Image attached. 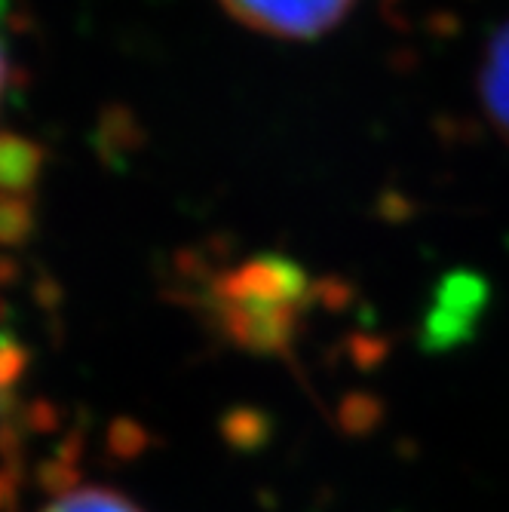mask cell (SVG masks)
Listing matches in <instances>:
<instances>
[{
    "label": "cell",
    "mask_w": 509,
    "mask_h": 512,
    "mask_svg": "<svg viewBox=\"0 0 509 512\" xmlns=\"http://www.w3.org/2000/svg\"><path fill=\"white\" fill-rule=\"evenodd\" d=\"M240 25L276 40H316L341 25L356 0H221Z\"/></svg>",
    "instance_id": "6da1fadb"
},
{
    "label": "cell",
    "mask_w": 509,
    "mask_h": 512,
    "mask_svg": "<svg viewBox=\"0 0 509 512\" xmlns=\"http://www.w3.org/2000/svg\"><path fill=\"white\" fill-rule=\"evenodd\" d=\"M479 89L488 117L509 142V22L488 43L482 74H479Z\"/></svg>",
    "instance_id": "7a4b0ae2"
},
{
    "label": "cell",
    "mask_w": 509,
    "mask_h": 512,
    "mask_svg": "<svg viewBox=\"0 0 509 512\" xmlns=\"http://www.w3.org/2000/svg\"><path fill=\"white\" fill-rule=\"evenodd\" d=\"M43 512H142V509L108 488H77L53 500Z\"/></svg>",
    "instance_id": "3957f363"
},
{
    "label": "cell",
    "mask_w": 509,
    "mask_h": 512,
    "mask_svg": "<svg viewBox=\"0 0 509 512\" xmlns=\"http://www.w3.org/2000/svg\"><path fill=\"white\" fill-rule=\"evenodd\" d=\"M7 80H10V62H7V53H4V43H0V102H4Z\"/></svg>",
    "instance_id": "277c9868"
}]
</instances>
